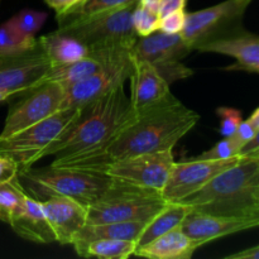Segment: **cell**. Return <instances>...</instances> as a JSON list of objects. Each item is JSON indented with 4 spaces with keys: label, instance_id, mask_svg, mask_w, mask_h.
I'll use <instances>...</instances> for the list:
<instances>
[{
    "label": "cell",
    "instance_id": "cell-39",
    "mask_svg": "<svg viewBox=\"0 0 259 259\" xmlns=\"http://www.w3.org/2000/svg\"><path fill=\"white\" fill-rule=\"evenodd\" d=\"M257 149H259V129L257 131V133L254 134V137H253V138L250 139L244 147H243L239 156H247V154L252 153V152L257 151Z\"/></svg>",
    "mask_w": 259,
    "mask_h": 259
},
{
    "label": "cell",
    "instance_id": "cell-26",
    "mask_svg": "<svg viewBox=\"0 0 259 259\" xmlns=\"http://www.w3.org/2000/svg\"><path fill=\"white\" fill-rule=\"evenodd\" d=\"M37 42L35 35H29L20 30L12 19L0 27V52L25 50Z\"/></svg>",
    "mask_w": 259,
    "mask_h": 259
},
{
    "label": "cell",
    "instance_id": "cell-19",
    "mask_svg": "<svg viewBox=\"0 0 259 259\" xmlns=\"http://www.w3.org/2000/svg\"><path fill=\"white\" fill-rule=\"evenodd\" d=\"M9 225L23 239L48 244L56 242L55 233L43 211L42 202L25 192L19 206L14 210Z\"/></svg>",
    "mask_w": 259,
    "mask_h": 259
},
{
    "label": "cell",
    "instance_id": "cell-9",
    "mask_svg": "<svg viewBox=\"0 0 259 259\" xmlns=\"http://www.w3.org/2000/svg\"><path fill=\"white\" fill-rule=\"evenodd\" d=\"M192 51L181 33L169 34L157 30L153 34L137 39L133 56L152 63L171 85L175 81L194 75V71L182 63V60Z\"/></svg>",
    "mask_w": 259,
    "mask_h": 259
},
{
    "label": "cell",
    "instance_id": "cell-37",
    "mask_svg": "<svg viewBox=\"0 0 259 259\" xmlns=\"http://www.w3.org/2000/svg\"><path fill=\"white\" fill-rule=\"evenodd\" d=\"M247 189L249 191L250 197L253 199L254 204H259V168L258 171L250 177V180L247 184Z\"/></svg>",
    "mask_w": 259,
    "mask_h": 259
},
{
    "label": "cell",
    "instance_id": "cell-12",
    "mask_svg": "<svg viewBox=\"0 0 259 259\" xmlns=\"http://www.w3.org/2000/svg\"><path fill=\"white\" fill-rule=\"evenodd\" d=\"M52 67L39 39L29 48L0 52V86L18 96L45 81Z\"/></svg>",
    "mask_w": 259,
    "mask_h": 259
},
{
    "label": "cell",
    "instance_id": "cell-8",
    "mask_svg": "<svg viewBox=\"0 0 259 259\" xmlns=\"http://www.w3.org/2000/svg\"><path fill=\"white\" fill-rule=\"evenodd\" d=\"M252 0H225L217 5L186 13V24L181 35L199 51L206 43L240 30V19Z\"/></svg>",
    "mask_w": 259,
    "mask_h": 259
},
{
    "label": "cell",
    "instance_id": "cell-43",
    "mask_svg": "<svg viewBox=\"0 0 259 259\" xmlns=\"http://www.w3.org/2000/svg\"><path fill=\"white\" fill-rule=\"evenodd\" d=\"M248 119H249V120L252 121L253 125H254L255 128H257V131H258V129H259V108Z\"/></svg>",
    "mask_w": 259,
    "mask_h": 259
},
{
    "label": "cell",
    "instance_id": "cell-14",
    "mask_svg": "<svg viewBox=\"0 0 259 259\" xmlns=\"http://www.w3.org/2000/svg\"><path fill=\"white\" fill-rule=\"evenodd\" d=\"M240 158V156L227 159H202L194 157L180 163L175 162L168 181L161 192L162 197L167 202L182 201L185 197L202 189L218 174L238 163Z\"/></svg>",
    "mask_w": 259,
    "mask_h": 259
},
{
    "label": "cell",
    "instance_id": "cell-21",
    "mask_svg": "<svg viewBox=\"0 0 259 259\" xmlns=\"http://www.w3.org/2000/svg\"><path fill=\"white\" fill-rule=\"evenodd\" d=\"M148 222H113L103 224H86L71 245L80 253L89 243L99 239H125L137 242Z\"/></svg>",
    "mask_w": 259,
    "mask_h": 259
},
{
    "label": "cell",
    "instance_id": "cell-13",
    "mask_svg": "<svg viewBox=\"0 0 259 259\" xmlns=\"http://www.w3.org/2000/svg\"><path fill=\"white\" fill-rule=\"evenodd\" d=\"M133 50L121 53L100 71L65 89L61 109H77L120 85H125L133 71Z\"/></svg>",
    "mask_w": 259,
    "mask_h": 259
},
{
    "label": "cell",
    "instance_id": "cell-35",
    "mask_svg": "<svg viewBox=\"0 0 259 259\" xmlns=\"http://www.w3.org/2000/svg\"><path fill=\"white\" fill-rule=\"evenodd\" d=\"M255 133H257V128L253 125V123L249 120V119H247V120H243L242 123H240V125L238 126L235 133L230 137H233V138H234L243 148V147H244L245 144H247L248 142L254 137Z\"/></svg>",
    "mask_w": 259,
    "mask_h": 259
},
{
    "label": "cell",
    "instance_id": "cell-10",
    "mask_svg": "<svg viewBox=\"0 0 259 259\" xmlns=\"http://www.w3.org/2000/svg\"><path fill=\"white\" fill-rule=\"evenodd\" d=\"M19 96L22 98L9 108L0 139L14 136L60 110L65 88L56 81H43Z\"/></svg>",
    "mask_w": 259,
    "mask_h": 259
},
{
    "label": "cell",
    "instance_id": "cell-36",
    "mask_svg": "<svg viewBox=\"0 0 259 259\" xmlns=\"http://www.w3.org/2000/svg\"><path fill=\"white\" fill-rule=\"evenodd\" d=\"M187 0H162L159 5L158 14L159 17H164L171 13L179 12V10H185Z\"/></svg>",
    "mask_w": 259,
    "mask_h": 259
},
{
    "label": "cell",
    "instance_id": "cell-42",
    "mask_svg": "<svg viewBox=\"0 0 259 259\" xmlns=\"http://www.w3.org/2000/svg\"><path fill=\"white\" fill-rule=\"evenodd\" d=\"M14 96H18L14 91L9 90V89L2 88V86H0V103H3V101H7L8 99L14 98Z\"/></svg>",
    "mask_w": 259,
    "mask_h": 259
},
{
    "label": "cell",
    "instance_id": "cell-22",
    "mask_svg": "<svg viewBox=\"0 0 259 259\" xmlns=\"http://www.w3.org/2000/svg\"><path fill=\"white\" fill-rule=\"evenodd\" d=\"M38 39L43 46V50L52 66L75 62L90 52L88 46L60 28L42 35Z\"/></svg>",
    "mask_w": 259,
    "mask_h": 259
},
{
    "label": "cell",
    "instance_id": "cell-5",
    "mask_svg": "<svg viewBox=\"0 0 259 259\" xmlns=\"http://www.w3.org/2000/svg\"><path fill=\"white\" fill-rule=\"evenodd\" d=\"M114 181L113 187L88 207V224L149 222L167 205L161 192Z\"/></svg>",
    "mask_w": 259,
    "mask_h": 259
},
{
    "label": "cell",
    "instance_id": "cell-27",
    "mask_svg": "<svg viewBox=\"0 0 259 259\" xmlns=\"http://www.w3.org/2000/svg\"><path fill=\"white\" fill-rule=\"evenodd\" d=\"M25 191L18 177L0 185V222L9 224L12 214L22 202Z\"/></svg>",
    "mask_w": 259,
    "mask_h": 259
},
{
    "label": "cell",
    "instance_id": "cell-41",
    "mask_svg": "<svg viewBox=\"0 0 259 259\" xmlns=\"http://www.w3.org/2000/svg\"><path fill=\"white\" fill-rule=\"evenodd\" d=\"M161 2L162 0H138V3L142 5V7L147 8V9L152 10V12H156V13H158Z\"/></svg>",
    "mask_w": 259,
    "mask_h": 259
},
{
    "label": "cell",
    "instance_id": "cell-34",
    "mask_svg": "<svg viewBox=\"0 0 259 259\" xmlns=\"http://www.w3.org/2000/svg\"><path fill=\"white\" fill-rule=\"evenodd\" d=\"M19 166L13 158L7 156H0V185L10 182L18 177Z\"/></svg>",
    "mask_w": 259,
    "mask_h": 259
},
{
    "label": "cell",
    "instance_id": "cell-20",
    "mask_svg": "<svg viewBox=\"0 0 259 259\" xmlns=\"http://www.w3.org/2000/svg\"><path fill=\"white\" fill-rule=\"evenodd\" d=\"M200 247L181 228H176L138 248L134 255L148 259H190Z\"/></svg>",
    "mask_w": 259,
    "mask_h": 259
},
{
    "label": "cell",
    "instance_id": "cell-29",
    "mask_svg": "<svg viewBox=\"0 0 259 259\" xmlns=\"http://www.w3.org/2000/svg\"><path fill=\"white\" fill-rule=\"evenodd\" d=\"M46 19H47V13L37 12L33 9L22 10L12 18L17 27L29 35H35V33L43 27Z\"/></svg>",
    "mask_w": 259,
    "mask_h": 259
},
{
    "label": "cell",
    "instance_id": "cell-7",
    "mask_svg": "<svg viewBox=\"0 0 259 259\" xmlns=\"http://www.w3.org/2000/svg\"><path fill=\"white\" fill-rule=\"evenodd\" d=\"M77 109H60L48 118L18 132L14 136L0 139V156L14 159L19 169L33 166V163L40 159V153L72 120Z\"/></svg>",
    "mask_w": 259,
    "mask_h": 259
},
{
    "label": "cell",
    "instance_id": "cell-33",
    "mask_svg": "<svg viewBox=\"0 0 259 259\" xmlns=\"http://www.w3.org/2000/svg\"><path fill=\"white\" fill-rule=\"evenodd\" d=\"M85 0H45L46 4L56 12V19H61L80 7Z\"/></svg>",
    "mask_w": 259,
    "mask_h": 259
},
{
    "label": "cell",
    "instance_id": "cell-28",
    "mask_svg": "<svg viewBox=\"0 0 259 259\" xmlns=\"http://www.w3.org/2000/svg\"><path fill=\"white\" fill-rule=\"evenodd\" d=\"M132 23H133V28L138 38L147 37V35H151L157 30H159L161 17H159L158 13L152 12V10L147 9V8L142 7L139 3H137L133 13H132Z\"/></svg>",
    "mask_w": 259,
    "mask_h": 259
},
{
    "label": "cell",
    "instance_id": "cell-30",
    "mask_svg": "<svg viewBox=\"0 0 259 259\" xmlns=\"http://www.w3.org/2000/svg\"><path fill=\"white\" fill-rule=\"evenodd\" d=\"M242 151V146L235 141L233 137H224L220 142H218L212 148L199 154L196 158L202 159H227L232 157L239 156Z\"/></svg>",
    "mask_w": 259,
    "mask_h": 259
},
{
    "label": "cell",
    "instance_id": "cell-24",
    "mask_svg": "<svg viewBox=\"0 0 259 259\" xmlns=\"http://www.w3.org/2000/svg\"><path fill=\"white\" fill-rule=\"evenodd\" d=\"M137 243L125 239H99L89 243L78 255L83 258L126 259L134 255Z\"/></svg>",
    "mask_w": 259,
    "mask_h": 259
},
{
    "label": "cell",
    "instance_id": "cell-6",
    "mask_svg": "<svg viewBox=\"0 0 259 259\" xmlns=\"http://www.w3.org/2000/svg\"><path fill=\"white\" fill-rule=\"evenodd\" d=\"M136 5L116 12L95 15L58 28L77 38L90 50H99V48L133 50L138 39V35L132 23V13Z\"/></svg>",
    "mask_w": 259,
    "mask_h": 259
},
{
    "label": "cell",
    "instance_id": "cell-3",
    "mask_svg": "<svg viewBox=\"0 0 259 259\" xmlns=\"http://www.w3.org/2000/svg\"><path fill=\"white\" fill-rule=\"evenodd\" d=\"M18 180L24 191L39 201L63 196L88 207L99 201L115 182L101 172L53 164L42 168H20Z\"/></svg>",
    "mask_w": 259,
    "mask_h": 259
},
{
    "label": "cell",
    "instance_id": "cell-11",
    "mask_svg": "<svg viewBox=\"0 0 259 259\" xmlns=\"http://www.w3.org/2000/svg\"><path fill=\"white\" fill-rule=\"evenodd\" d=\"M174 164L172 151H161L120 159L101 167L96 172H101L116 181L162 192Z\"/></svg>",
    "mask_w": 259,
    "mask_h": 259
},
{
    "label": "cell",
    "instance_id": "cell-15",
    "mask_svg": "<svg viewBox=\"0 0 259 259\" xmlns=\"http://www.w3.org/2000/svg\"><path fill=\"white\" fill-rule=\"evenodd\" d=\"M40 202L56 242L62 245L72 244L77 233L88 224V206L63 196H53Z\"/></svg>",
    "mask_w": 259,
    "mask_h": 259
},
{
    "label": "cell",
    "instance_id": "cell-40",
    "mask_svg": "<svg viewBox=\"0 0 259 259\" xmlns=\"http://www.w3.org/2000/svg\"><path fill=\"white\" fill-rule=\"evenodd\" d=\"M244 219L252 222L253 224L255 225V228L259 227V204L254 205V206H253L252 209L247 212V215H245Z\"/></svg>",
    "mask_w": 259,
    "mask_h": 259
},
{
    "label": "cell",
    "instance_id": "cell-18",
    "mask_svg": "<svg viewBox=\"0 0 259 259\" xmlns=\"http://www.w3.org/2000/svg\"><path fill=\"white\" fill-rule=\"evenodd\" d=\"M199 51L220 53L234 58V65L227 67L229 71L259 73V37L243 32L242 29L227 37L211 40Z\"/></svg>",
    "mask_w": 259,
    "mask_h": 259
},
{
    "label": "cell",
    "instance_id": "cell-25",
    "mask_svg": "<svg viewBox=\"0 0 259 259\" xmlns=\"http://www.w3.org/2000/svg\"><path fill=\"white\" fill-rule=\"evenodd\" d=\"M137 3H138V0H85L73 12L68 13L67 15L58 19V27L78 22V20L88 19V18L95 17V15L116 12V10L136 5Z\"/></svg>",
    "mask_w": 259,
    "mask_h": 259
},
{
    "label": "cell",
    "instance_id": "cell-31",
    "mask_svg": "<svg viewBox=\"0 0 259 259\" xmlns=\"http://www.w3.org/2000/svg\"><path fill=\"white\" fill-rule=\"evenodd\" d=\"M217 114L220 118V134L223 137L233 136L243 121L242 113L237 109L220 106L217 109Z\"/></svg>",
    "mask_w": 259,
    "mask_h": 259
},
{
    "label": "cell",
    "instance_id": "cell-2",
    "mask_svg": "<svg viewBox=\"0 0 259 259\" xmlns=\"http://www.w3.org/2000/svg\"><path fill=\"white\" fill-rule=\"evenodd\" d=\"M136 116L125 85L118 86L80 106L62 133L40 153V159L53 156V161H57L96 148L110 141Z\"/></svg>",
    "mask_w": 259,
    "mask_h": 259
},
{
    "label": "cell",
    "instance_id": "cell-1",
    "mask_svg": "<svg viewBox=\"0 0 259 259\" xmlns=\"http://www.w3.org/2000/svg\"><path fill=\"white\" fill-rule=\"evenodd\" d=\"M199 120V114L185 106L171 93L161 103L137 114L110 141L83 153L53 161L52 164L98 171L129 157L172 151Z\"/></svg>",
    "mask_w": 259,
    "mask_h": 259
},
{
    "label": "cell",
    "instance_id": "cell-32",
    "mask_svg": "<svg viewBox=\"0 0 259 259\" xmlns=\"http://www.w3.org/2000/svg\"><path fill=\"white\" fill-rule=\"evenodd\" d=\"M185 24H186V12L179 10V12L171 13L161 18L159 30L169 33V34H177L184 30Z\"/></svg>",
    "mask_w": 259,
    "mask_h": 259
},
{
    "label": "cell",
    "instance_id": "cell-44",
    "mask_svg": "<svg viewBox=\"0 0 259 259\" xmlns=\"http://www.w3.org/2000/svg\"><path fill=\"white\" fill-rule=\"evenodd\" d=\"M247 156H250V157H259V149H257V151L252 152V153L247 154Z\"/></svg>",
    "mask_w": 259,
    "mask_h": 259
},
{
    "label": "cell",
    "instance_id": "cell-38",
    "mask_svg": "<svg viewBox=\"0 0 259 259\" xmlns=\"http://www.w3.org/2000/svg\"><path fill=\"white\" fill-rule=\"evenodd\" d=\"M227 259H259V245L248 248V249L240 250V252L234 253L225 257Z\"/></svg>",
    "mask_w": 259,
    "mask_h": 259
},
{
    "label": "cell",
    "instance_id": "cell-17",
    "mask_svg": "<svg viewBox=\"0 0 259 259\" xmlns=\"http://www.w3.org/2000/svg\"><path fill=\"white\" fill-rule=\"evenodd\" d=\"M129 99L137 114L161 103L171 94L169 83L158 70L152 63L137 57L133 60V71L129 77Z\"/></svg>",
    "mask_w": 259,
    "mask_h": 259
},
{
    "label": "cell",
    "instance_id": "cell-23",
    "mask_svg": "<svg viewBox=\"0 0 259 259\" xmlns=\"http://www.w3.org/2000/svg\"><path fill=\"white\" fill-rule=\"evenodd\" d=\"M191 210L192 207L184 202H167L166 206L146 224L143 232L136 242L137 249L148 244L156 238L181 227L184 219Z\"/></svg>",
    "mask_w": 259,
    "mask_h": 259
},
{
    "label": "cell",
    "instance_id": "cell-4",
    "mask_svg": "<svg viewBox=\"0 0 259 259\" xmlns=\"http://www.w3.org/2000/svg\"><path fill=\"white\" fill-rule=\"evenodd\" d=\"M240 157L238 163L218 174L202 189L180 202L199 211L244 219L247 212L255 205L247 184L258 171L259 157Z\"/></svg>",
    "mask_w": 259,
    "mask_h": 259
},
{
    "label": "cell",
    "instance_id": "cell-16",
    "mask_svg": "<svg viewBox=\"0 0 259 259\" xmlns=\"http://www.w3.org/2000/svg\"><path fill=\"white\" fill-rule=\"evenodd\" d=\"M180 228L187 237L194 239L202 247L206 243L214 242L220 238L243 230L253 229L255 225L249 220L242 218L223 217V215L209 214L192 209L186 215Z\"/></svg>",
    "mask_w": 259,
    "mask_h": 259
}]
</instances>
